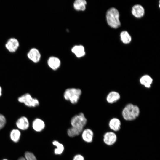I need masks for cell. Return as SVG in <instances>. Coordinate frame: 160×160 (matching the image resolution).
<instances>
[{
  "instance_id": "cell-15",
  "label": "cell",
  "mask_w": 160,
  "mask_h": 160,
  "mask_svg": "<svg viewBox=\"0 0 160 160\" xmlns=\"http://www.w3.org/2000/svg\"><path fill=\"white\" fill-rule=\"evenodd\" d=\"M45 124L44 122L39 118L35 119L33 121L32 127L33 129L37 132H40L44 128Z\"/></svg>"
},
{
  "instance_id": "cell-4",
  "label": "cell",
  "mask_w": 160,
  "mask_h": 160,
  "mask_svg": "<svg viewBox=\"0 0 160 160\" xmlns=\"http://www.w3.org/2000/svg\"><path fill=\"white\" fill-rule=\"evenodd\" d=\"M87 122V119L82 112H80L73 116L70 121L71 127L81 132Z\"/></svg>"
},
{
  "instance_id": "cell-3",
  "label": "cell",
  "mask_w": 160,
  "mask_h": 160,
  "mask_svg": "<svg viewBox=\"0 0 160 160\" xmlns=\"http://www.w3.org/2000/svg\"><path fill=\"white\" fill-rule=\"evenodd\" d=\"M119 14L118 10L114 7L110 8L107 11L106 18L108 25L114 28H117L120 26L119 20Z\"/></svg>"
},
{
  "instance_id": "cell-23",
  "label": "cell",
  "mask_w": 160,
  "mask_h": 160,
  "mask_svg": "<svg viewBox=\"0 0 160 160\" xmlns=\"http://www.w3.org/2000/svg\"><path fill=\"white\" fill-rule=\"evenodd\" d=\"M6 123V119L4 116L0 114V130L5 126Z\"/></svg>"
},
{
  "instance_id": "cell-11",
  "label": "cell",
  "mask_w": 160,
  "mask_h": 160,
  "mask_svg": "<svg viewBox=\"0 0 160 160\" xmlns=\"http://www.w3.org/2000/svg\"><path fill=\"white\" fill-rule=\"evenodd\" d=\"M73 53L78 58L84 57L85 55V48L82 45H76L73 47L71 49Z\"/></svg>"
},
{
  "instance_id": "cell-2",
  "label": "cell",
  "mask_w": 160,
  "mask_h": 160,
  "mask_svg": "<svg viewBox=\"0 0 160 160\" xmlns=\"http://www.w3.org/2000/svg\"><path fill=\"white\" fill-rule=\"evenodd\" d=\"M140 113V109L137 106L132 104H129L123 109L122 115L125 120L132 121L135 120L138 116Z\"/></svg>"
},
{
  "instance_id": "cell-26",
  "label": "cell",
  "mask_w": 160,
  "mask_h": 160,
  "mask_svg": "<svg viewBox=\"0 0 160 160\" xmlns=\"http://www.w3.org/2000/svg\"><path fill=\"white\" fill-rule=\"evenodd\" d=\"M3 160H7V159H3Z\"/></svg>"
},
{
  "instance_id": "cell-17",
  "label": "cell",
  "mask_w": 160,
  "mask_h": 160,
  "mask_svg": "<svg viewBox=\"0 0 160 160\" xmlns=\"http://www.w3.org/2000/svg\"><path fill=\"white\" fill-rule=\"evenodd\" d=\"M119 94L115 91L110 92L108 95L106 97L107 101L110 103H112L118 101L120 98Z\"/></svg>"
},
{
  "instance_id": "cell-25",
  "label": "cell",
  "mask_w": 160,
  "mask_h": 160,
  "mask_svg": "<svg viewBox=\"0 0 160 160\" xmlns=\"http://www.w3.org/2000/svg\"><path fill=\"white\" fill-rule=\"evenodd\" d=\"M2 89L1 87L0 86V96L1 95Z\"/></svg>"
},
{
  "instance_id": "cell-10",
  "label": "cell",
  "mask_w": 160,
  "mask_h": 160,
  "mask_svg": "<svg viewBox=\"0 0 160 160\" xmlns=\"http://www.w3.org/2000/svg\"><path fill=\"white\" fill-rule=\"evenodd\" d=\"M132 13L136 17L140 18L144 14V9L141 5L139 4L135 5L132 7Z\"/></svg>"
},
{
  "instance_id": "cell-14",
  "label": "cell",
  "mask_w": 160,
  "mask_h": 160,
  "mask_svg": "<svg viewBox=\"0 0 160 160\" xmlns=\"http://www.w3.org/2000/svg\"><path fill=\"white\" fill-rule=\"evenodd\" d=\"M16 124L19 129L23 130L27 129L29 126L28 119L25 116L19 119L16 122Z\"/></svg>"
},
{
  "instance_id": "cell-6",
  "label": "cell",
  "mask_w": 160,
  "mask_h": 160,
  "mask_svg": "<svg viewBox=\"0 0 160 160\" xmlns=\"http://www.w3.org/2000/svg\"><path fill=\"white\" fill-rule=\"evenodd\" d=\"M117 140L116 134L113 131L106 132L104 134L103 141L104 143L108 146H111L114 144Z\"/></svg>"
},
{
  "instance_id": "cell-7",
  "label": "cell",
  "mask_w": 160,
  "mask_h": 160,
  "mask_svg": "<svg viewBox=\"0 0 160 160\" xmlns=\"http://www.w3.org/2000/svg\"><path fill=\"white\" fill-rule=\"evenodd\" d=\"M19 45V43L18 40L15 38H12L7 41L5 46L9 52H14L17 50Z\"/></svg>"
},
{
  "instance_id": "cell-22",
  "label": "cell",
  "mask_w": 160,
  "mask_h": 160,
  "mask_svg": "<svg viewBox=\"0 0 160 160\" xmlns=\"http://www.w3.org/2000/svg\"><path fill=\"white\" fill-rule=\"evenodd\" d=\"M25 157H21L18 160H37L35 155L31 152H26L25 154Z\"/></svg>"
},
{
  "instance_id": "cell-12",
  "label": "cell",
  "mask_w": 160,
  "mask_h": 160,
  "mask_svg": "<svg viewBox=\"0 0 160 160\" xmlns=\"http://www.w3.org/2000/svg\"><path fill=\"white\" fill-rule=\"evenodd\" d=\"M109 127L112 131L117 132L119 131L121 128V122L119 119L117 118L111 119L109 122Z\"/></svg>"
},
{
  "instance_id": "cell-8",
  "label": "cell",
  "mask_w": 160,
  "mask_h": 160,
  "mask_svg": "<svg viewBox=\"0 0 160 160\" xmlns=\"http://www.w3.org/2000/svg\"><path fill=\"white\" fill-rule=\"evenodd\" d=\"M28 58L35 63L39 62L41 58V54L39 50L34 48H32L27 54Z\"/></svg>"
},
{
  "instance_id": "cell-5",
  "label": "cell",
  "mask_w": 160,
  "mask_h": 160,
  "mask_svg": "<svg viewBox=\"0 0 160 160\" xmlns=\"http://www.w3.org/2000/svg\"><path fill=\"white\" fill-rule=\"evenodd\" d=\"M18 100L23 103L26 105L30 107H35L39 105V101L36 98H33L28 93L25 94L18 98Z\"/></svg>"
},
{
  "instance_id": "cell-13",
  "label": "cell",
  "mask_w": 160,
  "mask_h": 160,
  "mask_svg": "<svg viewBox=\"0 0 160 160\" xmlns=\"http://www.w3.org/2000/svg\"><path fill=\"white\" fill-rule=\"evenodd\" d=\"M94 134L89 129H86L83 131L82 137L83 140L87 143H91L93 140Z\"/></svg>"
},
{
  "instance_id": "cell-24",
  "label": "cell",
  "mask_w": 160,
  "mask_h": 160,
  "mask_svg": "<svg viewBox=\"0 0 160 160\" xmlns=\"http://www.w3.org/2000/svg\"><path fill=\"white\" fill-rule=\"evenodd\" d=\"M73 160H84V158L82 155L77 154L74 156Z\"/></svg>"
},
{
  "instance_id": "cell-20",
  "label": "cell",
  "mask_w": 160,
  "mask_h": 160,
  "mask_svg": "<svg viewBox=\"0 0 160 160\" xmlns=\"http://www.w3.org/2000/svg\"><path fill=\"white\" fill-rule=\"evenodd\" d=\"M52 144L54 145L57 147V148L54 150L55 154L56 155L61 154L64 149L63 145L56 140L52 142Z\"/></svg>"
},
{
  "instance_id": "cell-16",
  "label": "cell",
  "mask_w": 160,
  "mask_h": 160,
  "mask_svg": "<svg viewBox=\"0 0 160 160\" xmlns=\"http://www.w3.org/2000/svg\"><path fill=\"white\" fill-rule=\"evenodd\" d=\"M87 2L85 0H76L73 4L74 9L79 11H84L86 9Z\"/></svg>"
},
{
  "instance_id": "cell-19",
  "label": "cell",
  "mask_w": 160,
  "mask_h": 160,
  "mask_svg": "<svg viewBox=\"0 0 160 160\" xmlns=\"http://www.w3.org/2000/svg\"><path fill=\"white\" fill-rule=\"evenodd\" d=\"M121 39L124 44L129 43L131 41V37L126 31H123L120 33Z\"/></svg>"
},
{
  "instance_id": "cell-21",
  "label": "cell",
  "mask_w": 160,
  "mask_h": 160,
  "mask_svg": "<svg viewBox=\"0 0 160 160\" xmlns=\"http://www.w3.org/2000/svg\"><path fill=\"white\" fill-rule=\"evenodd\" d=\"M20 136V132L17 129L12 130L10 133V138L11 140L15 142L18 141Z\"/></svg>"
},
{
  "instance_id": "cell-9",
  "label": "cell",
  "mask_w": 160,
  "mask_h": 160,
  "mask_svg": "<svg viewBox=\"0 0 160 160\" xmlns=\"http://www.w3.org/2000/svg\"><path fill=\"white\" fill-rule=\"evenodd\" d=\"M47 63L48 66L51 69L56 71L60 67L61 65V61L58 57L51 56L48 58Z\"/></svg>"
},
{
  "instance_id": "cell-1",
  "label": "cell",
  "mask_w": 160,
  "mask_h": 160,
  "mask_svg": "<svg viewBox=\"0 0 160 160\" xmlns=\"http://www.w3.org/2000/svg\"><path fill=\"white\" fill-rule=\"evenodd\" d=\"M82 94L81 90L79 88H68L64 91L63 97L66 100L73 104H76L79 101Z\"/></svg>"
},
{
  "instance_id": "cell-18",
  "label": "cell",
  "mask_w": 160,
  "mask_h": 160,
  "mask_svg": "<svg viewBox=\"0 0 160 160\" xmlns=\"http://www.w3.org/2000/svg\"><path fill=\"white\" fill-rule=\"evenodd\" d=\"M153 79L149 76L145 75L140 79V81L141 84L147 88H150L153 82Z\"/></svg>"
}]
</instances>
